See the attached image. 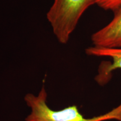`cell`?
Segmentation results:
<instances>
[{
	"label": "cell",
	"instance_id": "obj_1",
	"mask_svg": "<svg viewBox=\"0 0 121 121\" xmlns=\"http://www.w3.org/2000/svg\"><path fill=\"white\" fill-rule=\"evenodd\" d=\"M47 93L44 85L38 95L29 93L24 100L31 113L25 121H105L115 119L121 121V103L108 112L92 118H86L80 112L76 105H71L63 109L54 110L47 104Z\"/></svg>",
	"mask_w": 121,
	"mask_h": 121
},
{
	"label": "cell",
	"instance_id": "obj_2",
	"mask_svg": "<svg viewBox=\"0 0 121 121\" xmlns=\"http://www.w3.org/2000/svg\"><path fill=\"white\" fill-rule=\"evenodd\" d=\"M93 4L95 0H54L47 18L60 43H67L83 13Z\"/></svg>",
	"mask_w": 121,
	"mask_h": 121
},
{
	"label": "cell",
	"instance_id": "obj_3",
	"mask_svg": "<svg viewBox=\"0 0 121 121\" xmlns=\"http://www.w3.org/2000/svg\"><path fill=\"white\" fill-rule=\"evenodd\" d=\"M85 52L89 56L110 58L109 61L101 63L98 69L95 80L100 85L107 84L112 78L113 72L121 69V48H105L92 46L86 48Z\"/></svg>",
	"mask_w": 121,
	"mask_h": 121
},
{
	"label": "cell",
	"instance_id": "obj_4",
	"mask_svg": "<svg viewBox=\"0 0 121 121\" xmlns=\"http://www.w3.org/2000/svg\"><path fill=\"white\" fill-rule=\"evenodd\" d=\"M109 23L91 35L94 47L105 48H121V7L114 11Z\"/></svg>",
	"mask_w": 121,
	"mask_h": 121
},
{
	"label": "cell",
	"instance_id": "obj_5",
	"mask_svg": "<svg viewBox=\"0 0 121 121\" xmlns=\"http://www.w3.org/2000/svg\"><path fill=\"white\" fill-rule=\"evenodd\" d=\"M95 4L105 10L114 11L121 7V0H95Z\"/></svg>",
	"mask_w": 121,
	"mask_h": 121
}]
</instances>
